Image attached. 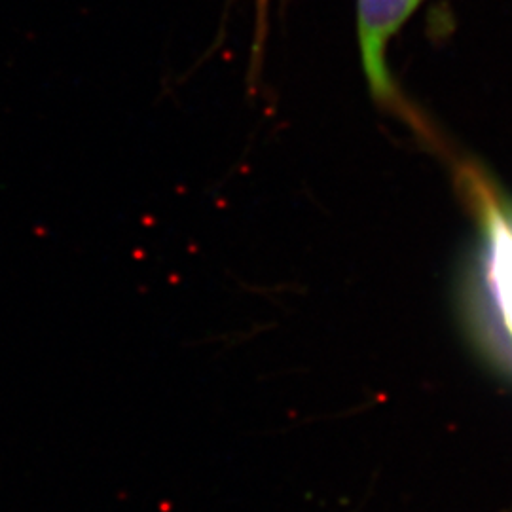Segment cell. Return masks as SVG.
I'll return each mask as SVG.
<instances>
[{
  "mask_svg": "<svg viewBox=\"0 0 512 512\" xmlns=\"http://www.w3.org/2000/svg\"><path fill=\"white\" fill-rule=\"evenodd\" d=\"M458 184L478 228V321L488 344L512 368V202L476 165L459 162Z\"/></svg>",
  "mask_w": 512,
  "mask_h": 512,
  "instance_id": "obj_1",
  "label": "cell"
},
{
  "mask_svg": "<svg viewBox=\"0 0 512 512\" xmlns=\"http://www.w3.org/2000/svg\"><path fill=\"white\" fill-rule=\"evenodd\" d=\"M425 0H357V37L366 82L376 101L410 120L416 131L427 135V126L408 109L387 69V48L404 23Z\"/></svg>",
  "mask_w": 512,
  "mask_h": 512,
  "instance_id": "obj_2",
  "label": "cell"
}]
</instances>
